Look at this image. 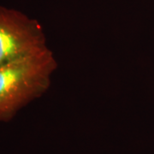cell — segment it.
Segmentation results:
<instances>
[{
  "instance_id": "1",
  "label": "cell",
  "mask_w": 154,
  "mask_h": 154,
  "mask_svg": "<svg viewBox=\"0 0 154 154\" xmlns=\"http://www.w3.org/2000/svg\"><path fill=\"white\" fill-rule=\"evenodd\" d=\"M57 67L49 48L0 67V121H10L22 107L42 96Z\"/></svg>"
},
{
  "instance_id": "2",
  "label": "cell",
  "mask_w": 154,
  "mask_h": 154,
  "mask_svg": "<svg viewBox=\"0 0 154 154\" xmlns=\"http://www.w3.org/2000/svg\"><path fill=\"white\" fill-rule=\"evenodd\" d=\"M48 48L43 28L22 12L0 6V67Z\"/></svg>"
}]
</instances>
